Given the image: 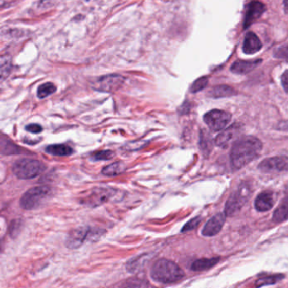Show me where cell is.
<instances>
[{"label":"cell","instance_id":"6","mask_svg":"<svg viewBox=\"0 0 288 288\" xmlns=\"http://www.w3.org/2000/svg\"><path fill=\"white\" fill-rule=\"evenodd\" d=\"M229 112L221 110H212L206 113L204 122L212 131H221L231 121Z\"/></svg>","mask_w":288,"mask_h":288},{"label":"cell","instance_id":"1","mask_svg":"<svg viewBox=\"0 0 288 288\" xmlns=\"http://www.w3.org/2000/svg\"><path fill=\"white\" fill-rule=\"evenodd\" d=\"M262 143L255 137H245L236 141L230 152L231 165L234 169H239L249 165L260 155Z\"/></svg>","mask_w":288,"mask_h":288},{"label":"cell","instance_id":"13","mask_svg":"<svg viewBox=\"0 0 288 288\" xmlns=\"http://www.w3.org/2000/svg\"><path fill=\"white\" fill-rule=\"evenodd\" d=\"M90 232H91L90 229L83 228V227L74 229L69 233L67 241H66L68 247L71 248V249H77L79 246H81L83 241L85 240L86 238L88 237Z\"/></svg>","mask_w":288,"mask_h":288},{"label":"cell","instance_id":"18","mask_svg":"<svg viewBox=\"0 0 288 288\" xmlns=\"http://www.w3.org/2000/svg\"><path fill=\"white\" fill-rule=\"evenodd\" d=\"M219 258H203L195 260L191 265V270L194 272H203L215 267L219 261Z\"/></svg>","mask_w":288,"mask_h":288},{"label":"cell","instance_id":"29","mask_svg":"<svg viewBox=\"0 0 288 288\" xmlns=\"http://www.w3.org/2000/svg\"><path fill=\"white\" fill-rule=\"evenodd\" d=\"M202 223V217H196L193 219L190 220L187 224L183 227V229H181V232H188L197 228Z\"/></svg>","mask_w":288,"mask_h":288},{"label":"cell","instance_id":"16","mask_svg":"<svg viewBox=\"0 0 288 288\" xmlns=\"http://www.w3.org/2000/svg\"><path fill=\"white\" fill-rule=\"evenodd\" d=\"M262 48V43L255 33L250 32L246 35L243 41V51L246 54H254Z\"/></svg>","mask_w":288,"mask_h":288},{"label":"cell","instance_id":"30","mask_svg":"<svg viewBox=\"0 0 288 288\" xmlns=\"http://www.w3.org/2000/svg\"><path fill=\"white\" fill-rule=\"evenodd\" d=\"M274 56L277 58L288 59V43L286 45L281 46L280 48H276L274 52Z\"/></svg>","mask_w":288,"mask_h":288},{"label":"cell","instance_id":"22","mask_svg":"<svg viewBox=\"0 0 288 288\" xmlns=\"http://www.w3.org/2000/svg\"><path fill=\"white\" fill-rule=\"evenodd\" d=\"M235 94V91L229 86L218 85L210 91L209 96H212V98H223L234 96Z\"/></svg>","mask_w":288,"mask_h":288},{"label":"cell","instance_id":"23","mask_svg":"<svg viewBox=\"0 0 288 288\" xmlns=\"http://www.w3.org/2000/svg\"><path fill=\"white\" fill-rule=\"evenodd\" d=\"M12 71V63L10 57H0V82L7 79Z\"/></svg>","mask_w":288,"mask_h":288},{"label":"cell","instance_id":"9","mask_svg":"<svg viewBox=\"0 0 288 288\" xmlns=\"http://www.w3.org/2000/svg\"><path fill=\"white\" fill-rule=\"evenodd\" d=\"M259 169L263 172L288 171V155H281L263 160L259 165Z\"/></svg>","mask_w":288,"mask_h":288},{"label":"cell","instance_id":"20","mask_svg":"<svg viewBox=\"0 0 288 288\" xmlns=\"http://www.w3.org/2000/svg\"><path fill=\"white\" fill-rule=\"evenodd\" d=\"M46 152L54 156H60V157H65L71 155L74 150L70 146L66 144H53V145L48 146L46 148Z\"/></svg>","mask_w":288,"mask_h":288},{"label":"cell","instance_id":"7","mask_svg":"<svg viewBox=\"0 0 288 288\" xmlns=\"http://www.w3.org/2000/svg\"><path fill=\"white\" fill-rule=\"evenodd\" d=\"M125 79L121 75L110 74L103 76L96 80L94 83L93 88L97 91L105 92V93H112L118 91L123 85Z\"/></svg>","mask_w":288,"mask_h":288},{"label":"cell","instance_id":"17","mask_svg":"<svg viewBox=\"0 0 288 288\" xmlns=\"http://www.w3.org/2000/svg\"><path fill=\"white\" fill-rule=\"evenodd\" d=\"M22 148L7 138H0V153L5 155L19 154Z\"/></svg>","mask_w":288,"mask_h":288},{"label":"cell","instance_id":"12","mask_svg":"<svg viewBox=\"0 0 288 288\" xmlns=\"http://www.w3.org/2000/svg\"><path fill=\"white\" fill-rule=\"evenodd\" d=\"M241 126L238 124H234L233 126H229L225 131H223L215 139L216 145L221 148H226L229 143L238 136L240 132Z\"/></svg>","mask_w":288,"mask_h":288},{"label":"cell","instance_id":"21","mask_svg":"<svg viewBox=\"0 0 288 288\" xmlns=\"http://www.w3.org/2000/svg\"><path fill=\"white\" fill-rule=\"evenodd\" d=\"M126 166L123 162H115L105 167L102 169V174L106 176H116L126 171Z\"/></svg>","mask_w":288,"mask_h":288},{"label":"cell","instance_id":"11","mask_svg":"<svg viewBox=\"0 0 288 288\" xmlns=\"http://www.w3.org/2000/svg\"><path fill=\"white\" fill-rule=\"evenodd\" d=\"M265 10V6L263 3L260 1H253L248 5L247 11H246L245 22H243V28L246 29L253 24L255 20H257L262 14Z\"/></svg>","mask_w":288,"mask_h":288},{"label":"cell","instance_id":"2","mask_svg":"<svg viewBox=\"0 0 288 288\" xmlns=\"http://www.w3.org/2000/svg\"><path fill=\"white\" fill-rule=\"evenodd\" d=\"M151 277L160 283H174L184 278L185 273L176 263L167 259H160L152 264Z\"/></svg>","mask_w":288,"mask_h":288},{"label":"cell","instance_id":"5","mask_svg":"<svg viewBox=\"0 0 288 288\" xmlns=\"http://www.w3.org/2000/svg\"><path fill=\"white\" fill-rule=\"evenodd\" d=\"M50 191V188L46 186H36L30 189L22 195L20 206L26 210L35 209L48 197Z\"/></svg>","mask_w":288,"mask_h":288},{"label":"cell","instance_id":"34","mask_svg":"<svg viewBox=\"0 0 288 288\" xmlns=\"http://www.w3.org/2000/svg\"><path fill=\"white\" fill-rule=\"evenodd\" d=\"M284 9H285L286 14H288V0L284 1Z\"/></svg>","mask_w":288,"mask_h":288},{"label":"cell","instance_id":"3","mask_svg":"<svg viewBox=\"0 0 288 288\" xmlns=\"http://www.w3.org/2000/svg\"><path fill=\"white\" fill-rule=\"evenodd\" d=\"M250 184L243 182L238 186V189L232 193L227 201L224 214L227 217H233L237 214L241 208L246 205L251 195Z\"/></svg>","mask_w":288,"mask_h":288},{"label":"cell","instance_id":"27","mask_svg":"<svg viewBox=\"0 0 288 288\" xmlns=\"http://www.w3.org/2000/svg\"><path fill=\"white\" fill-rule=\"evenodd\" d=\"M208 83V79L207 77H202L200 79H196L192 86H191V91L192 93H197L203 91V88H205Z\"/></svg>","mask_w":288,"mask_h":288},{"label":"cell","instance_id":"33","mask_svg":"<svg viewBox=\"0 0 288 288\" xmlns=\"http://www.w3.org/2000/svg\"><path fill=\"white\" fill-rule=\"evenodd\" d=\"M12 0H0V7H4L5 5H8Z\"/></svg>","mask_w":288,"mask_h":288},{"label":"cell","instance_id":"19","mask_svg":"<svg viewBox=\"0 0 288 288\" xmlns=\"http://www.w3.org/2000/svg\"><path fill=\"white\" fill-rule=\"evenodd\" d=\"M272 219L277 224L288 220V197L284 198L283 200L281 201L280 205L273 213Z\"/></svg>","mask_w":288,"mask_h":288},{"label":"cell","instance_id":"8","mask_svg":"<svg viewBox=\"0 0 288 288\" xmlns=\"http://www.w3.org/2000/svg\"><path fill=\"white\" fill-rule=\"evenodd\" d=\"M115 194L116 191L112 188L100 187V188L94 189L91 191L88 195H87L83 203L88 207H98L107 203L108 201H110L114 196Z\"/></svg>","mask_w":288,"mask_h":288},{"label":"cell","instance_id":"32","mask_svg":"<svg viewBox=\"0 0 288 288\" xmlns=\"http://www.w3.org/2000/svg\"><path fill=\"white\" fill-rule=\"evenodd\" d=\"M281 83L283 86L284 90L288 93V70H286L282 76H281Z\"/></svg>","mask_w":288,"mask_h":288},{"label":"cell","instance_id":"14","mask_svg":"<svg viewBox=\"0 0 288 288\" xmlns=\"http://www.w3.org/2000/svg\"><path fill=\"white\" fill-rule=\"evenodd\" d=\"M275 204V196L271 191H264L258 195L255 202V209L258 212H267L272 209Z\"/></svg>","mask_w":288,"mask_h":288},{"label":"cell","instance_id":"15","mask_svg":"<svg viewBox=\"0 0 288 288\" xmlns=\"http://www.w3.org/2000/svg\"><path fill=\"white\" fill-rule=\"evenodd\" d=\"M261 60H253V61H243L238 60L233 62L232 65L231 71L234 74H246L252 71L253 69L258 67L261 63Z\"/></svg>","mask_w":288,"mask_h":288},{"label":"cell","instance_id":"25","mask_svg":"<svg viewBox=\"0 0 288 288\" xmlns=\"http://www.w3.org/2000/svg\"><path fill=\"white\" fill-rule=\"evenodd\" d=\"M56 91H57V88L53 83H43L41 86H39L38 90H37V96L41 99H44V98L55 93Z\"/></svg>","mask_w":288,"mask_h":288},{"label":"cell","instance_id":"31","mask_svg":"<svg viewBox=\"0 0 288 288\" xmlns=\"http://www.w3.org/2000/svg\"><path fill=\"white\" fill-rule=\"evenodd\" d=\"M26 129L31 134H40L42 131V127L38 124H31L27 126Z\"/></svg>","mask_w":288,"mask_h":288},{"label":"cell","instance_id":"10","mask_svg":"<svg viewBox=\"0 0 288 288\" xmlns=\"http://www.w3.org/2000/svg\"><path fill=\"white\" fill-rule=\"evenodd\" d=\"M225 220H226V216L224 213L215 215L214 217H212L211 219L208 220L207 224H205V226L203 227V231H202L203 235L206 236V237L217 235V233H219L223 229Z\"/></svg>","mask_w":288,"mask_h":288},{"label":"cell","instance_id":"24","mask_svg":"<svg viewBox=\"0 0 288 288\" xmlns=\"http://www.w3.org/2000/svg\"><path fill=\"white\" fill-rule=\"evenodd\" d=\"M283 279L282 275H272V276H264L261 278L258 279L255 281V286L256 287H261V286H269V285H273L281 281Z\"/></svg>","mask_w":288,"mask_h":288},{"label":"cell","instance_id":"4","mask_svg":"<svg viewBox=\"0 0 288 288\" xmlns=\"http://www.w3.org/2000/svg\"><path fill=\"white\" fill-rule=\"evenodd\" d=\"M13 172L18 178L29 180L39 176L47 169L44 163L31 159L17 160L13 165Z\"/></svg>","mask_w":288,"mask_h":288},{"label":"cell","instance_id":"28","mask_svg":"<svg viewBox=\"0 0 288 288\" xmlns=\"http://www.w3.org/2000/svg\"><path fill=\"white\" fill-rule=\"evenodd\" d=\"M115 153L110 150L99 151L94 153L92 159L96 161H100V160H110L112 158L114 157Z\"/></svg>","mask_w":288,"mask_h":288},{"label":"cell","instance_id":"26","mask_svg":"<svg viewBox=\"0 0 288 288\" xmlns=\"http://www.w3.org/2000/svg\"><path fill=\"white\" fill-rule=\"evenodd\" d=\"M200 147L203 152H205V153L210 152V151L212 149V140L210 138L209 134H207V131H203L201 132Z\"/></svg>","mask_w":288,"mask_h":288}]
</instances>
